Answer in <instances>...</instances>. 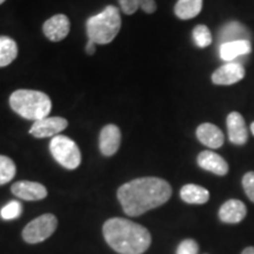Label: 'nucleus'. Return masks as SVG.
I'll use <instances>...</instances> for the list:
<instances>
[{"instance_id":"nucleus-1","label":"nucleus","mask_w":254,"mask_h":254,"mask_svg":"<svg viewBox=\"0 0 254 254\" xmlns=\"http://www.w3.org/2000/svg\"><path fill=\"white\" fill-rule=\"evenodd\" d=\"M171 195L170 184L155 177L138 178L124 184L118 190V199L124 212L131 217H138L164 205Z\"/></svg>"},{"instance_id":"nucleus-2","label":"nucleus","mask_w":254,"mask_h":254,"mask_svg":"<svg viewBox=\"0 0 254 254\" xmlns=\"http://www.w3.org/2000/svg\"><path fill=\"white\" fill-rule=\"evenodd\" d=\"M106 243L119 254H142L151 245V234L141 225L124 218H112L104 224Z\"/></svg>"},{"instance_id":"nucleus-3","label":"nucleus","mask_w":254,"mask_h":254,"mask_svg":"<svg viewBox=\"0 0 254 254\" xmlns=\"http://www.w3.org/2000/svg\"><path fill=\"white\" fill-rule=\"evenodd\" d=\"M9 106L23 118L37 122L49 117L52 103L49 95L43 92L18 90L9 97Z\"/></svg>"},{"instance_id":"nucleus-4","label":"nucleus","mask_w":254,"mask_h":254,"mask_svg":"<svg viewBox=\"0 0 254 254\" xmlns=\"http://www.w3.org/2000/svg\"><path fill=\"white\" fill-rule=\"evenodd\" d=\"M122 28V17L116 6H106L103 12L87 19L86 32L88 40L95 44H110Z\"/></svg>"},{"instance_id":"nucleus-5","label":"nucleus","mask_w":254,"mask_h":254,"mask_svg":"<svg viewBox=\"0 0 254 254\" xmlns=\"http://www.w3.org/2000/svg\"><path fill=\"white\" fill-rule=\"evenodd\" d=\"M50 151L57 163L67 170H75L81 163V154L78 145L68 136H53L50 142Z\"/></svg>"},{"instance_id":"nucleus-6","label":"nucleus","mask_w":254,"mask_h":254,"mask_svg":"<svg viewBox=\"0 0 254 254\" xmlns=\"http://www.w3.org/2000/svg\"><path fill=\"white\" fill-rule=\"evenodd\" d=\"M57 218L53 214H43L28 222L23 231V239L28 244H38L46 240L55 233Z\"/></svg>"},{"instance_id":"nucleus-7","label":"nucleus","mask_w":254,"mask_h":254,"mask_svg":"<svg viewBox=\"0 0 254 254\" xmlns=\"http://www.w3.org/2000/svg\"><path fill=\"white\" fill-rule=\"evenodd\" d=\"M67 125V120L62 117H46V118L33 123L30 129V134L39 139L56 136L60 132H63Z\"/></svg>"},{"instance_id":"nucleus-8","label":"nucleus","mask_w":254,"mask_h":254,"mask_svg":"<svg viewBox=\"0 0 254 254\" xmlns=\"http://www.w3.org/2000/svg\"><path fill=\"white\" fill-rule=\"evenodd\" d=\"M245 68L240 63H227L222 65L221 67L215 69L212 74V82L214 85H228L237 84L245 78Z\"/></svg>"},{"instance_id":"nucleus-9","label":"nucleus","mask_w":254,"mask_h":254,"mask_svg":"<svg viewBox=\"0 0 254 254\" xmlns=\"http://www.w3.org/2000/svg\"><path fill=\"white\" fill-rule=\"evenodd\" d=\"M226 124L228 139L232 144L237 146L245 145L249 140V131L244 117L239 112H231L227 117Z\"/></svg>"},{"instance_id":"nucleus-10","label":"nucleus","mask_w":254,"mask_h":254,"mask_svg":"<svg viewBox=\"0 0 254 254\" xmlns=\"http://www.w3.org/2000/svg\"><path fill=\"white\" fill-rule=\"evenodd\" d=\"M43 31L51 41H62L69 33V20L65 14H56L44 23Z\"/></svg>"},{"instance_id":"nucleus-11","label":"nucleus","mask_w":254,"mask_h":254,"mask_svg":"<svg viewBox=\"0 0 254 254\" xmlns=\"http://www.w3.org/2000/svg\"><path fill=\"white\" fill-rule=\"evenodd\" d=\"M122 142V133L118 126L106 125L101 129L99 136V148L105 157H111L119 150Z\"/></svg>"},{"instance_id":"nucleus-12","label":"nucleus","mask_w":254,"mask_h":254,"mask_svg":"<svg viewBox=\"0 0 254 254\" xmlns=\"http://www.w3.org/2000/svg\"><path fill=\"white\" fill-rule=\"evenodd\" d=\"M11 190L15 196L27 201L45 199L47 195L46 187L34 182H18L12 185Z\"/></svg>"},{"instance_id":"nucleus-13","label":"nucleus","mask_w":254,"mask_h":254,"mask_svg":"<svg viewBox=\"0 0 254 254\" xmlns=\"http://www.w3.org/2000/svg\"><path fill=\"white\" fill-rule=\"evenodd\" d=\"M198 165L202 170L217 174V176H226L228 173V164L224 158L212 151H204L198 155Z\"/></svg>"},{"instance_id":"nucleus-14","label":"nucleus","mask_w":254,"mask_h":254,"mask_svg":"<svg viewBox=\"0 0 254 254\" xmlns=\"http://www.w3.org/2000/svg\"><path fill=\"white\" fill-rule=\"evenodd\" d=\"M247 209L243 201L237 199L227 200L219 209V218L225 224H238L246 217Z\"/></svg>"},{"instance_id":"nucleus-15","label":"nucleus","mask_w":254,"mask_h":254,"mask_svg":"<svg viewBox=\"0 0 254 254\" xmlns=\"http://www.w3.org/2000/svg\"><path fill=\"white\" fill-rule=\"evenodd\" d=\"M196 138L201 142L202 145L207 146L209 148H219L224 144L225 138L224 133L218 126L213 124L205 123L201 124L198 128H196Z\"/></svg>"},{"instance_id":"nucleus-16","label":"nucleus","mask_w":254,"mask_h":254,"mask_svg":"<svg viewBox=\"0 0 254 254\" xmlns=\"http://www.w3.org/2000/svg\"><path fill=\"white\" fill-rule=\"evenodd\" d=\"M251 32L245 25L238 21H231V23L225 24L224 26L219 31V43L226 44V43H233V41H240V40H249L251 41Z\"/></svg>"},{"instance_id":"nucleus-17","label":"nucleus","mask_w":254,"mask_h":254,"mask_svg":"<svg viewBox=\"0 0 254 254\" xmlns=\"http://www.w3.org/2000/svg\"><path fill=\"white\" fill-rule=\"evenodd\" d=\"M252 51V45L249 40L233 41V43H226L220 45V58L225 62H233L238 57L250 55Z\"/></svg>"},{"instance_id":"nucleus-18","label":"nucleus","mask_w":254,"mask_h":254,"mask_svg":"<svg viewBox=\"0 0 254 254\" xmlns=\"http://www.w3.org/2000/svg\"><path fill=\"white\" fill-rule=\"evenodd\" d=\"M180 196L187 204L202 205L208 201L209 192L204 187L194 185V184H189V185L183 186L180 190Z\"/></svg>"},{"instance_id":"nucleus-19","label":"nucleus","mask_w":254,"mask_h":254,"mask_svg":"<svg viewBox=\"0 0 254 254\" xmlns=\"http://www.w3.org/2000/svg\"><path fill=\"white\" fill-rule=\"evenodd\" d=\"M202 0H178L174 6V13L179 19L189 20L201 12Z\"/></svg>"},{"instance_id":"nucleus-20","label":"nucleus","mask_w":254,"mask_h":254,"mask_svg":"<svg viewBox=\"0 0 254 254\" xmlns=\"http://www.w3.org/2000/svg\"><path fill=\"white\" fill-rule=\"evenodd\" d=\"M18 56L17 43L9 37L0 36V67L11 64Z\"/></svg>"},{"instance_id":"nucleus-21","label":"nucleus","mask_w":254,"mask_h":254,"mask_svg":"<svg viewBox=\"0 0 254 254\" xmlns=\"http://www.w3.org/2000/svg\"><path fill=\"white\" fill-rule=\"evenodd\" d=\"M17 168L12 159L0 155V185H5L13 179Z\"/></svg>"},{"instance_id":"nucleus-22","label":"nucleus","mask_w":254,"mask_h":254,"mask_svg":"<svg viewBox=\"0 0 254 254\" xmlns=\"http://www.w3.org/2000/svg\"><path fill=\"white\" fill-rule=\"evenodd\" d=\"M193 40L200 49H205L212 44V33L206 25H198L193 30Z\"/></svg>"},{"instance_id":"nucleus-23","label":"nucleus","mask_w":254,"mask_h":254,"mask_svg":"<svg viewBox=\"0 0 254 254\" xmlns=\"http://www.w3.org/2000/svg\"><path fill=\"white\" fill-rule=\"evenodd\" d=\"M21 212H23V206L19 201H9L7 205H5L4 207L1 208V218L4 220H13V219H17L20 217Z\"/></svg>"},{"instance_id":"nucleus-24","label":"nucleus","mask_w":254,"mask_h":254,"mask_svg":"<svg viewBox=\"0 0 254 254\" xmlns=\"http://www.w3.org/2000/svg\"><path fill=\"white\" fill-rule=\"evenodd\" d=\"M199 246L196 241L192 239H186L180 243L177 249V254H198Z\"/></svg>"},{"instance_id":"nucleus-25","label":"nucleus","mask_w":254,"mask_h":254,"mask_svg":"<svg viewBox=\"0 0 254 254\" xmlns=\"http://www.w3.org/2000/svg\"><path fill=\"white\" fill-rule=\"evenodd\" d=\"M141 1L142 0H119V4L124 13L131 15L140 8Z\"/></svg>"},{"instance_id":"nucleus-26","label":"nucleus","mask_w":254,"mask_h":254,"mask_svg":"<svg viewBox=\"0 0 254 254\" xmlns=\"http://www.w3.org/2000/svg\"><path fill=\"white\" fill-rule=\"evenodd\" d=\"M243 187L249 199L254 202V172H249L244 176Z\"/></svg>"},{"instance_id":"nucleus-27","label":"nucleus","mask_w":254,"mask_h":254,"mask_svg":"<svg viewBox=\"0 0 254 254\" xmlns=\"http://www.w3.org/2000/svg\"><path fill=\"white\" fill-rule=\"evenodd\" d=\"M95 45H97V44H95L94 41H92V40L87 41V45H86V53H87V55H90V56L93 55V53L95 52Z\"/></svg>"},{"instance_id":"nucleus-28","label":"nucleus","mask_w":254,"mask_h":254,"mask_svg":"<svg viewBox=\"0 0 254 254\" xmlns=\"http://www.w3.org/2000/svg\"><path fill=\"white\" fill-rule=\"evenodd\" d=\"M241 254H254V247H247V249L243 251Z\"/></svg>"},{"instance_id":"nucleus-29","label":"nucleus","mask_w":254,"mask_h":254,"mask_svg":"<svg viewBox=\"0 0 254 254\" xmlns=\"http://www.w3.org/2000/svg\"><path fill=\"white\" fill-rule=\"evenodd\" d=\"M250 128H251V132H252V133H253V135H254V122H253L252 124H251V127H250Z\"/></svg>"},{"instance_id":"nucleus-30","label":"nucleus","mask_w":254,"mask_h":254,"mask_svg":"<svg viewBox=\"0 0 254 254\" xmlns=\"http://www.w3.org/2000/svg\"><path fill=\"white\" fill-rule=\"evenodd\" d=\"M5 1H6V0H0V5H1L2 2H5Z\"/></svg>"}]
</instances>
